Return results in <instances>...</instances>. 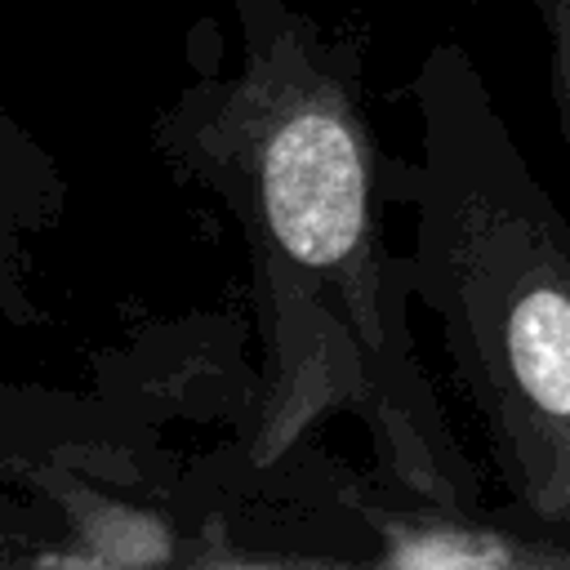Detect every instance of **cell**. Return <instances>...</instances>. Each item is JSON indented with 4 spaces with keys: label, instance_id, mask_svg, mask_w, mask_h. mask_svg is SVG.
I'll return each mask as SVG.
<instances>
[{
    "label": "cell",
    "instance_id": "52a82bcc",
    "mask_svg": "<svg viewBox=\"0 0 570 570\" xmlns=\"http://www.w3.org/2000/svg\"><path fill=\"white\" fill-rule=\"evenodd\" d=\"M13 539H27V534L9 530V525H4V517H0V561H13V557H31V552H27V548H18Z\"/></svg>",
    "mask_w": 570,
    "mask_h": 570
},
{
    "label": "cell",
    "instance_id": "5b68a950",
    "mask_svg": "<svg viewBox=\"0 0 570 570\" xmlns=\"http://www.w3.org/2000/svg\"><path fill=\"white\" fill-rule=\"evenodd\" d=\"M53 499L71 517L76 543L49 552L45 561H85V566H169L183 561V543L174 539L169 521L147 503L98 499L76 476L53 485Z\"/></svg>",
    "mask_w": 570,
    "mask_h": 570
},
{
    "label": "cell",
    "instance_id": "3957f363",
    "mask_svg": "<svg viewBox=\"0 0 570 570\" xmlns=\"http://www.w3.org/2000/svg\"><path fill=\"white\" fill-rule=\"evenodd\" d=\"M379 566L401 570H459V566H570V539L539 534L517 517L459 512L441 503L410 499L405 508L356 503Z\"/></svg>",
    "mask_w": 570,
    "mask_h": 570
},
{
    "label": "cell",
    "instance_id": "277c9868",
    "mask_svg": "<svg viewBox=\"0 0 570 570\" xmlns=\"http://www.w3.org/2000/svg\"><path fill=\"white\" fill-rule=\"evenodd\" d=\"M62 178L45 147L0 111V303L22 312L36 240L62 214Z\"/></svg>",
    "mask_w": 570,
    "mask_h": 570
},
{
    "label": "cell",
    "instance_id": "7a4b0ae2",
    "mask_svg": "<svg viewBox=\"0 0 570 570\" xmlns=\"http://www.w3.org/2000/svg\"><path fill=\"white\" fill-rule=\"evenodd\" d=\"M410 98L419 160L392 165L396 205L414 209L410 294L436 316L508 517L570 539V214L459 40L423 53Z\"/></svg>",
    "mask_w": 570,
    "mask_h": 570
},
{
    "label": "cell",
    "instance_id": "8992f818",
    "mask_svg": "<svg viewBox=\"0 0 570 570\" xmlns=\"http://www.w3.org/2000/svg\"><path fill=\"white\" fill-rule=\"evenodd\" d=\"M534 18L543 27V45H548V89H552V116H557V134L570 160V0H530Z\"/></svg>",
    "mask_w": 570,
    "mask_h": 570
},
{
    "label": "cell",
    "instance_id": "6da1fadb",
    "mask_svg": "<svg viewBox=\"0 0 570 570\" xmlns=\"http://www.w3.org/2000/svg\"><path fill=\"white\" fill-rule=\"evenodd\" d=\"M232 9L240 62L196 76L156 120V147L249 240L267 347L249 459L272 468L321 419L356 414L405 499L485 512L414 352L405 254L383 227L396 160L370 129L356 45L289 0Z\"/></svg>",
    "mask_w": 570,
    "mask_h": 570
}]
</instances>
